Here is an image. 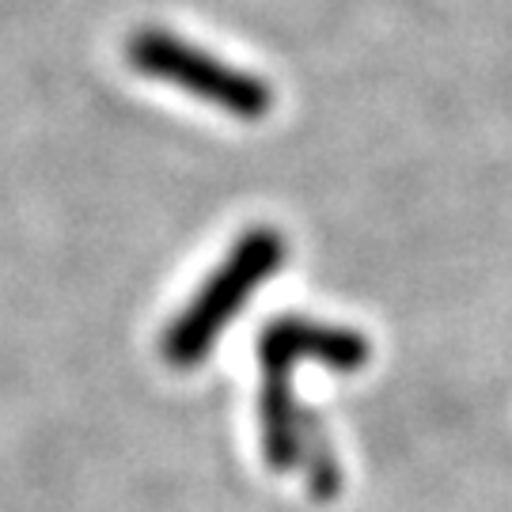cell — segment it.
<instances>
[{
  "instance_id": "cell-1",
  "label": "cell",
  "mask_w": 512,
  "mask_h": 512,
  "mask_svg": "<svg viewBox=\"0 0 512 512\" xmlns=\"http://www.w3.org/2000/svg\"><path fill=\"white\" fill-rule=\"evenodd\" d=\"M262 452L274 471H289L300 459H311V490L319 497H330L342 486V475L330 456H319L304 437V418L293 399V368L300 361H319L334 372H353L368 361L365 334L349 327H327L308 319H274L262 342Z\"/></svg>"
},
{
  "instance_id": "cell-2",
  "label": "cell",
  "mask_w": 512,
  "mask_h": 512,
  "mask_svg": "<svg viewBox=\"0 0 512 512\" xmlns=\"http://www.w3.org/2000/svg\"><path fill=\"white\" fill-rule=\"evenodd\" d=\"M285 258V239L274 228H251L247 236L232 247V255L224 258L217 274L205 281L194 304L179 311V319L164 334V361L175 368H194L205 361L209 346L217 342V334L228 327V319L236 315L251 293L266 277L274 274Z\"/></svg>"
},
{
  "instance_id": "cell-3",
  "label": "cell",
  "mask_w": 512,
  "mask_h": 512,
  "mask_svg": "<svg viewBox=\"0 0 512 512\" xmlns=\"http://www.w3.org/2000/svg\"><path fill=\"white\" fill-rule=\"evenodd\" d=\"M126 57L133 61V69H141L145 76L167 80V84L198 95V99L228 110L236 118H247V122L266 118L274 107V92L266 88L262 76L232 69L228 61L209 57L198 46L167 35V31H156V27L133 35V42L126 46Z\"/></svg>"
}]
</instances>
